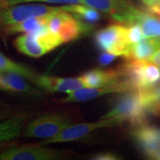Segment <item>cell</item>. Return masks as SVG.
<instances>
[{
	"mask_svg": "<svg viewBox=\"0 0 160 160\" xmlns=\"http://www.w3.org/2000/svg\"><path fill=\"white\" fill-rule=\"evenodd\" d=\"M148 116L142 102L139 90L133 88L122 93L113 108L100 119H112L119 125L128 122L137 127L147 122Z\"/></svg>",
	"mask_w": 160,
	"mask_h": 160,
	"instance_id": "cell-1",
	"label": "cell"
},
{
	"mask_svg": "<svg viewBox=\"0 0 160 160\" xmlns=\"http://www.w3.org/2000/svg\"><path fill=\"white\" fill-rule=\"evenodd\" d=\"M45 21L50 31L57 35L63 43L79 38L82 33H88L93 28V25L81 22L70 12L59 11L45 15Z\"/></svg>",
	"mask_w": 160,
	"mask_h": 160,
	"instance_id": "cell-2",
	"label": "cell"
},
{
	"mask_svg": "<svg viewBox=\"0 0 160 160\" xmlns=\"http://www.w3.org/2000/svg\"><path fill=\"white\" fill-rule=\"evenodd\" d=\"M59 7H53L41 3H24L0 6V36L2 37L7 28L15 24L48 15L59 11Z\"/></svg>",
	"mask_w": 160,
	"mask_h": 160,
	"instance_id": "cell-3",
	"label": "cell"
},
{
	"mask_svg": "<svg viewBox=\"0 0 160 160\" xmlns=\"http://www.w3.org/2000/svg\"><path fill=\"white\" fill-rule=\"evenodd\" d=\"M80 4L105 13L125 25L135 24L142 11L136 7L132 0H81Z\"/></svg>",
	"mask_w": 160,
	"mask_h": 160,
	"instance_id": "cell-4",
	"label": "cell"
},
{
	"mask_svg": "<svg viewBox=\"0 0 160 160\" xmlns=\"http://www.w3.org/2000/svg\"><path fill=\"white\" fill-rule=\"evenodd\" d=\"M122 68L125 79L140 91L160 84V66L145 60H138L127 61Z\"/></svg>",
	"mask_w": 160,
	"mask_h": 160,
	"instance_id": "cell-5",
	"label": "cell"
},
{
	"mask_svg": "<svg viewBox=\"0 0 160 160\" xmlns=\"http://www.w3.org/2000/svg\"><path fill=\"white\" fill-rule=\"evenodd\" d=\"M71 125V120L64 115L58 113L44 114L32 120L27 125L23 131V137L33 139H51Z\"/></svg>",
	"mask_w": 160,
	"mask_h": 160,
	"instance_id": "cell-6",
	"label": "cell"
},
{
	"mask_svg": "<svg viewBox=\"0 0 160 160\" xmlns=\"http://www.w3.org/2000/svg\"><path fill=\"white\" fill-rule=\"evenodd\" d=\"M128 25L114 24L100 29L95 40L100 49L111 54L123 57L130 44L127 39Z\"/></svg>",
	"mask_w": 160,
	"mask_h": 160,
	"instance_id": "cell-7",
	"label": "cell"
},
{
	"mask_svg": "<svg viewBox=\"0 0 160 160\" xmlns=\"http://www.w3.org/2000/svg\"><path fill=\"white\" fill-rule=\"evenodd\" d=\"M119 125L117 121L112 119H100L99 121L93 122L79 123L71 125L63 129L54 137L45 139L42 142V145L48 144L69 142L82 139L92 132L103 128L114 127Z\"/></svg>",
	"mask_w": 160,
	"mask_h": 160,
	"instance_id": "cell-8",
	"label": "cell"
},
{
	"mask_svg": "<svg viewBox=\"0 0 160 160\" xmlns=\"http://www.w3.org/2000/svg\"><path fill=\"white\" fill-rule=\"evenodd\" d=\"M13 44L18 51L33 58H39L54 50L51 38L43 31L22 33Z\"/></svg>",
	"mask_w": 160,
	"mask_h": 160,
	"instance_id": "cell-9",
	"label": "cell"
},
{
	"mask_svg": "<svg viewBox=\"0 0 160 160\" xmlns=\"http://www.w3.org/2000/svg\"><path fill=\"white\" fill-rule=\"evenodd\" d=\"M135 88L128 79H123L117 83L111 85L99 88H83L73 93H68L65 97L59 99L62 103L85 102L95 99L104 95L115 93H125L130 90Z\"/></svg>",
	"mask_w": 160,
	"mask_h": 160,
	"instance_id": "cell-10",
	"label": "cell"
},
{
	"mask_svg": "<svg viewBox=\"0 0 160 160\" xmlns=\"http://www.w3.org/2000/svg\"><path fill=\"white\" fill-rule=\"evenodd\" d=\"M63 158L58 150L42 146L12 148L0 153V160H57Z\"/></svg>",
	"mask_w": 160,
	"mask_h": 160,
	"instance_id": "cell-11",
	"label": "cell"
},
{
	"mask_svg": "<svg viewBox=\"0 0 160 160\" xmlns=\"http://www.w3.org/2000/svg\"><path fill=\"white\" fill-rule=\"evenodd\" d=\"M132 136L149 159H160V129L146 122L133 127Z\"/></svg>",
	"mask_w": 160,
	"mask_h": 160,
	"instance_id": "cell-12",
	"label": "cell"
},
{
	"mask_svg": "<svg viewBox=\"0 0 160 160\" xmlns=\"http://www.w3.org/2000/svg\"><path fill=\"white\" fill-rule=\"evenodd\" d=\"M33 83L46 91L65 93L67 94L85 88L81 77H57L38 73Z\"/></svg>",
	"mask_w": 160,
	"mask_h": 160,
	"instance_id": "cell-13",
	"label": "cell"
},
{
	"mask_svg": "<svg viewBox=\"0 0 160 160\" xmlns=\"http://www.w3.org/2000/svg\"><path fill=\"white\" fill-rule=\"evenodd\" d=\"M85 88H99L111 85L125 79L122 66L113 69H93L81 76Z\"/></svg>",
	"mask_w": 160,
	"mask_h": 160,
	"instance_id": "cell-14",
	"label": "cell"
},
{
	"mask_svg": "<svg viewBox=\"0 0 160 160\" xmlns=\"http://www.w3.org/2000/svg\"><path fill=\"white\" fill-rule=\"evenodd\" d=\"M0 90L21 95H39L40 91L32 87L22 75L8 72L0 73Z\"/></svg>",
	"mask_w": 160,
	"mask_h": 160,
	"instance_id": "cell-15",
	"label": "cell"
},
{
	"mask_svg": "<svg viewBox=\"0 0 160 160\" xmlns=\"http://www.w3.org/2000/svg\"><path fill=\"white\" fill-rule=\"evenodd\" d=\"M160 49V39L145 38L138 42L131 44L127 48L123 57L126 61L145 60Z\"/></svg>",
	"mask_w": 160,
	"mask_h": 160,
	"instance_id": "cell-16",
	"label": "cell"
},
{
	"mask_svg": "<svg viewBox=\"0 0 160 160\" xmlns=\"http://www.w3.org/2000/svg\"><path fill=\"white\" fill-rule=\"evenodd\" d=\"M26 120L25 116L14 115L0 122V142L16 139L21 136Z\"/></svg>",
	"mask_w": 160,
	"mask_h": 160,
	"instance_id": "cell-17",
	"label": "cell"
},
{
	"mask_svg": "<svg viewBox=\"0 0 160 160\" xmlns=\"http://www.w3.org/2000/svg\"><path fill=\"white\" fill-rule=\"evenodd\" d=\"M135 24H138L145 38L160 39V17L149 11H141Z\"/></svg>",
	"mask_w": 160,
	"mask_h": 160,
	"instance_id": "cell-18",
	"label": "cell"
},
{
	"mask_svg": "<svg viewBox=\"0 0 160 160\" xmlns=\"http://www.w3.org/2000/svg\"><path fill=\"white\" fill-rule=\"evenodd\" d=\"M63 11L70 12L82 22H85L90 25L98 22L101 19V13L94 8L82 4H68L61 6Z\"/></svg>",
	"mask_w": 160,
	"mask_h": 160,
	"instance_id": "cell-19",
	"label": "cell"
},
{
	"mask_svg": "<svg viewBox=\"0 0 160 160\" xmlns=\"http://www.w3.org/2000/svg\"><path fill=\"white\" fill-rule=\"evenodd\" d=\"M47 25L45 16L40 17L32 18L21 22L17 23L7 28L4 32L2 37L16 34V33H31L37 32Z\"/></svg>",
	"mask_w": 160,
	"mask_h": 160,
	"instance_id": "cell-20",
	"label": "cell"
},
{
	"mask_svg": "<svg viewBox=\"0 0 160 160\" xmlns=\"http://www.w3.org/2000/svg\"><path fill=\"white\" fill-rule=\"evenodd\" d=\"M142 102L149 115H160V84L151 88L140 91Z\"/></svg>",
	"mask_w": 160,
	"mask_h": 160,
	"instance_id": "cell-21",
	"label": "cell"
},
{
	"mask_svg": "<svg viewBox=\"0 0 160 160\" xmlns=\"http://www.w3.org/2000/svg\"><path fill=\"white\" fill-rule=\"evenodd\" d=\"M0 71L14 73L22 75L27 79H28L33 83L38 74L29 69L28 68L10 59L1 52H0Z\"/></svg>",
	"mask_w": 160,
	"mask_h": 160,
	"instance_id": "cell-22",
	"label": "cell"
},
{
	"mask_svg": "<svg viewBox=\"0 0 160 160\" xmlns=\"http://www.w3.org/2000/svg\"><path fill=\"white\" fill-rule=\"evenodd\" d=\"M24 3H51V4H77L81 0H0V6H8Z\"/></svg>",
	"mask_w": 160,
	"mask_h": 160,
	"instance_id": "cell-23",
	"label": "cell"
},
{
	"mask_svg": "<svg viewBox=\"0 0 160 160\" xmlns=\"http://www.w3.org/2000/svg\"><path fill=\"white\" fill-rule=\"evenodd\" d=\"M127 39L130 45L138 42L140 40L144 39V36L141 27L138 24H133L128 25Z\"/></svg>",
	"mask_w": 160,
	"mask_h": 160,
	"instance_id": "cell-24",
	"label": "cell"
},
{
	"mask_svg": "<svg viewBox=\"0 0 160 160\" xmlns=\"http://www.w3.org/2000/svg\"><path fill=\"white\" fill-rule=\"evenodd\" d=\"M91 159L95 160H118L121 159L122 158L111 152H105L93 156Z\"/></svg>",
	"mask_w": 160,
	"mask_h": 160,
	"instance_id": "cell-25",
	"label": "cell"
},
{
	"mask_svg": "<svg viewBox=\"0 0 160 160\" xmlns=\"http://www.w3.org/2000/svg\"><path fill=\"white\" fill-rule=\"evenodd\" d=\"M116 57H117V56L107 53V52H105V53L100 56L99 62L102 65H108V64L111 63L112 61H113Z\"/></svg>",
	"mask_w": 160,
	"mask_h": 160,
	"instance_id": "cell-26",
	"label": "cell"
},
{
	"mask_svg": "<svg viewBox=\"0 0 160 160\" xmlns=\"http://www.w3.org/2000/svg\"><path fill=\"white\" fill-rule=\"evenodd\" d=\"M13 114V111L9 108L0 106V122L12 117Z\"/></svg>",
	"mask_w": 160,
	"mask_h": 160,
	"instance_id": "cell-27",
	"label": "cell"
},
{
	"mask_svg": "<svg viewBox=\"0 0 160 160\" xmlns=\"http://www.w3.org/2000/svg\"><path fill=\"white\" fill-rule=\"evenodd\" d=\"M145 61L148 62L150 63L154 64L156 65L160 66V49L157 51L156 53H153L151 57H150L148 59H145Z\"/></svg>",
	"mask_w": 160,
	"mask_h": 160,
	"instance_id": "cell-28",
	"label": "cell"
},
{
	"mask_svg": "<svg viewBox=\"0 0 160 160\" xmlns=\"http://www.w3.org/2000/svg\"><path fill=\"white\" fill-rule=\"evenodd\" d=\"M148 8L154 7L160 5V0H141Z\"/></svg>",
	"mask_w": 160,
	"mask_h": 160,
	"instance_id": "cell-29",
	"label": "cell"
},
{
	"mask_svg": "<svg viewBox=\"0 0 160 160\" xmlns=\"http://www.w3.org/2000/svg\"><path fill=\"white\" fill-rule=\"evenodd\" d=\"M148 11L151 12L152 13H154L156 15H158L160 17V5L154 6V7L148 8Z\"/></svg>",
	"mask_w": 160,
	"mask_h": 160,
	"instance_id": "cell-30",
	"label": "cell"
},
{
	"mask_svg": "<svg viewBox=\"0 0 160 160\" xmlns=\"http://www.w3.org/2000/svg\"><path fill=\"white\" fill-rule=\"evenodd\" d=\"M4 143H5V142H0V148L4 145Z\"/></svg>",
	"mask_w": 160,
	"mask_h": 160,
	"instance_id": "cell-31",
	"label": "cell"
},
{
	"mask_svg": "<svg viewBox=\"0 0 160 160\" xmlns=\"http://www.w3.org/2000/svg\"><path fill=\"white\" fill-rule=\"evenodd\" d=\"M2 73V72H1V71H0V73Z\"/></svg>",
	"mask_w": 160,
	"mask_h": 160,
	"instance_id": "cell-32",
	"label": "cell"
}]
</instances>
